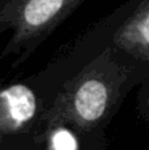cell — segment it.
Wrapping results in <instances>:
<instances>
[{"mask_svg": "<svg viewBox=\"0 0 149 150\" xmlns=\"http://www.w3.org/2000/svg\"><path fill=\"white\" fill-rule=\"evenodd\" d=\"M114 88L104 75H87L74 90L71 111L81 127H92L104 119L112 104Z\"/></svg>", "mask_w": 149, "mask_h": 150, "instance_id": "6da1fadb", "label": "cell"}, {"mask_svg": "<svg viewBox=\"0 0 149 150\" xmlns=\"http://www.w3.org/2000/svg\"><path fill=\"white\" fill-rule=\"evenodd\" d=\"M37 107L33 91L24 84H15L0 92V129L21 128L34 116Z\"/></svg>", "mask_w": 149, "mask_h": 150, "instance_id": "7a4b0ae2", "label": "cell"}, {"mask_svg": "<svg viewBox=\"0 0 149 150\" xmlns=\"http://www.w3.org/2000/svg\"><path fill=\"white\" fill-rule=\"evenodd\" d=\"M78 0H26L20 13V33L32 36L58 20Z\"/></svg>", "mask_w": 149, "mask_h": 150, "instance_id": "3957f363", "label": "cell"}, {"mask_svg": "<svg viewBox=\"0 0 149 150\" xmlns=\"http://www.w3.org/2000/svg\"><path fill=\"white\" fill-rule=\"evenodd\" d=\"M119 42L123 46L139 47L149 54V9L132 18L119 34Z\"/></svg>", "mask_w": 149, "mask_h": 150, "instance_id": "277c9868", "label": "cell"}, {"mask_svg": "<svg viewBox=\"0 0 149 150\" xmlns=\"http://www.w3.org/2000/svg\"><path fill=\"white\" fill-rule=\"evenodd\" d=\"M50 150H77L73 134L65 129L57 130L50 141Z\"/></svg>", "mask_w": 149, "mask_h": 150, "instance_id": "5b68a950", "label": "cell"}]
</instances>
